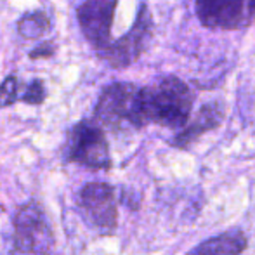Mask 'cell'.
Wrapping results in <instances>:
<instances>
[{
	"mask_svg": "<svg viewBox=\"0 0 255 255\" xmlns=\"http://www.w3.org/2000/svg\"><path fill=\"white\" fill-rule=\"evenodd\" d=\"M195 94L184 80L163 77L139 92L142 127L156 124L167 128H184L189 122Z\"/></svg>",
	"mask_w": 255,
	"mask_h": 255,
	"instance_id": "6da1fadb",
	"label": "cell"
},
{
	"mask_svg": "<svg viewBox=\"0 0 255 255\" xmlns=\"http://www.w3.org/2000/svg\"><path fill=\"white\" fill-rule=\"evenodd\" d=\"M139 92L141 87L134 84L117 82L108 85L96 106V118L111 128H141Z\"/></svg>",
	"mask_w": 255,
	"mask_h": 255,
	"instance_id": "7a4b0ae2",
	"label": "cell"
},
{
	"mask_svg": "<svg viewBox=\"0 0 255 255\" xmlns=\"http://www.w3.org/2000/svg\"><path fill=\"white\" fill-rule=\"evenodd\" d=\"M68 158L91 168H110V146L101 127L92 122L78 124L70 134Z\"/></svg>",
	"mask_w": 255,
	"mask_h": 255,
	"instance_id": "8992f818",
	"label": "cell"
},
{
	"mask_svg": "<svg viewBox=\"0 0 255 255\" xmlns=\"http://www.w3.org/2000/svg\"><path fill=\"white\" fill-rule=\"evenodd\" d=\"M151 33H153V17L149 9L142 3L139 7L137 17H135L130 30L122 38H118L117 42H111L104 51H101L103 59L113 68L130 66L146 51V47L149 44V38H151Z\"/></svg>",
	"mask_w": 255,
	"mask_h": 255,
	"instance_id": "5b68a950",
	"label": "cell"
},
{
	"mask_svg": "<svg viewBox=\"0 0 255 255\" xmlns=\"http://www.w3.org/2000/svg\"><path fill=\"white\" fill-rule=\"evenodd\" d=\"M54 236L45 215L35 203L19 208L14 219L12 255H51Z\"/></svg>",
	"mask_w": 255,
	"mask_h": 255,
	"instance_id": "3957f363",
	"label": "cell"
},
{
	"mask_svg": "<svg viewBox=\"0 0 255 255\" xmlns=\"http://www.w3.org/2000/svg\"><path fill=\"white\" fill-rule=\"evenodd\" d=\"M222 118H224V108H222V104L217 101L207 103L205 106L200 108V111L193 118L191 124H186V127L172 139L170 144L179 149L189 148L205 132L212 130V128H217L222 124Z\"/></svg>",
	"mask_w": 255,
	"mask_h": 255,
	"instance_id": "9c48e42d",
	"label": "cell"
},
{
	"mask_svg": "<svg viewBox=\"0 0 255 255\" xmlns=\"http://www.w3.org/2000/svg\"><path fill=\"white\" fill-rule=\"evenodd\" d=\"M195 10L212 30H240L255 21V0H195Z\"/></svg>",
	"mask_w": 255,
	"mask_h": 255,
	"instance_id": "277c9868",
	"label": "cell"
},
{
	"mask_svg": "<svg viewBox=\"0 0 255 255\" xmlns=\"http://www.w3.org/2000/svg\"><path fill=\"white\" fill-rule=\"evenodd\" d=\"M118 0H85L78 7V23L82 33L98 49L104 51L111 44V24Z\"/></svg>",
	"mask_w": 255,
	"mask_h": 255,
	"instance_id": "ba28073f",
	"label": "cell"
},
{
	"mask_svg": "<svg viewBox=\"0 0 255 255\" xmlns=\"http://www.w3.org/2000/svg\"><path fill=\"white\" fill-rule=\"evenodd\" d=\"M52 54H54V45L52 44H45V45H42V47L35 49V51L31 52L30 56L35 59V57H42V56L47 57V56H52Z\"/></svg>",
	"mask_w": 255,
	"mask_h": 255,
	"instance_id": "5bb4252c",
	"label": "cell"
},
{
	"mask_svg": "<svg viewBox=\"0 0 255 255\" xmlns=\"http://www.w3.org/2000/svg\"><path fill=\"white\" fill-rule=\"evenodd\" d=\"M80 208L84 217L103 233H111L117 228L118 208L115 189L106 182H91L80 191Z\"/></svg>",
	"mask_w": 255,
	"mask_h": 255,
	"instance_id": "52a82bcc",
	"label": "cell"
},
{
	"mask_svg": "<svg viewBox=\"0 0 255 255\" xmlns=\"http://www.w3.org/2000/svg\"><path fill=\"white\" fill-rule=\"evenodd\" d=\"M44 99H45V89L42 85V82L38 80H35L31 85H28L23 94V101L30 104H40Z\"/></svg>",
	"mask_w": 255,
	"mask_h": 255,
	"instance_id": "4fadbf2b",
	"label": "cell"
},
{
	"mask_svg": "<svg viewBox=\"0 0 255 255\" xmlns=\"http://www.w3.org/2000/svg\"><path fill=\"white\" fill-rule=\"evenodd\" d=\"M247 245L249 242L245 233L236 229V231H226L205 240L186 255H242Z\"/></svg>",
	"mask_w": 255,
	"mask_h": 255,
	"instance_id": "30bf717a",
	"label": "cell"
},
{
	"mask_svg": "<svg viewBox=\"0 0 255 255\" xmlns=\"http://www.w3.org/2000/svg\"><path fill=\"white\" fill-rule=\"evenodd\" d=\"M16 101H21L19 82L16 77H7L0 85V108H5Z\"/></svg>",
	"mask_w": 255,
	"mask_h": 255,
	"instance_id": "7c38bea8",
	"label": "cell"
},
{
	"mask_svg": "<svg viewBox=\"0 0 255 255\" xmlns=\"http://www.w3.org/2000/svg\"><path fill=\"white\" fill-rule=\"evenodd\" d=\"M51 30V21H49L47 14L45 12H30L26 16H23L17 23V31L21 37L24 38H42L49 33Z\"/></svg>",
	"mask_w": 255,
	"mask_h": 255,
	"instance_id": "8fae6325",
	"label": "cell"
}]
</instances>
